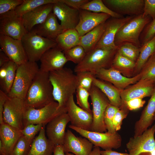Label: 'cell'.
Returning a JSON list of instances; mask_svg holds the SVG:
<instances>
[{
	"mask_svg": "<svg viewBox=\"0 0 155 155\" xmlns=\"http://www.w3.org/2000/svg\"><path fill=\"white\" fill-rule=\"evenodd\" d=\"M80 20L75 29L80 36L86 34L111 17L105 13H96L82 9H80Z\"/></svg>",
	"mask_w": 155,
	"mask_h": 155,
	"instance_id": "44dd1931",
	"label": "cell"
},
{
	"mask_svg": "<svg viewBox=\"0 0 155 155\" xmlns=\"http://www.w3.org/2000/svg\"><path fill=\"white\" fill-rule=\"evenodd\" d=\"M49 73L39 70L24 100L26 107L38 108L55 101Z\"/></svg>",
	"mask_w": 155,
	"mask_h": 155,
	"instance_id": "7a4b0ae2",
	"label": "cell"
},
{
	"mask_svg": "<svg viewBox=\"0 0 155 155\" xmlns=\"http://www.w3.org/2000/svg\"><path fill=\"white\" fill-rule=\"evenodd\" d=\"M53 4L49 3L41 5L21 17L27 32H30L34 26L45 21L52 12Z\"/></svg>",
	"mask_w": 155,
	"mask_h": 155,
	"instance_id": "cb8c5ba5",
	"label": "cell"
},
{
	"mask_svg": "<svg viewBox=\"0 0 155 155\" xmlns=\"http://www.w3.org/2000/svg\"><path fill=\"white\" fill-rule=\"evenodd\" d=\"M10 59L2 51L0 50V67L5 64Z\"/></svg>",
	"mask_w": 155,
	"mask_h": 155,
	"instance_id": "db71d44e",
	"label": "cell"
},
{
	"mask_svg": "<svg viewBox=\"0 0 155 155\" xmlns=\"http://www.w3.org/2000/svg\"><path fill=\"white\" fill-rule=\"evenodd\" d=\"M69 127L88 139L94 146L101 148L104 150L117 149L121 146V137L117 131L114 133H101L83 129L71 125Z\"/></svg>",
	"mask_w": 155,
	"mask_h": 155,
	"instance_id": "9c48e42d",
	"label": "cell"
},
{
	"mask_svg": "<svg viewBox=\"0 0 155 155\" xmlns=\"http://www.w3.org/2000/svg\"><path fill=\"white\" fill-rule=\"evenodd\" d=\"M143 16H149L152 20L155 18V0H144Z\"/></svg>",
	"mask_w": 155,
	"mask_h": 155,
	"instance_id": "681fc988",
	"label": "cell"
},
{
	"mask_svg": "<svg viewBox=\"0 0 155 155\" xmlns=\"http://www.w3.org/2000/svg\"><path fill=\"white\" fill-rule=\"evenodd\" d=\"M63 52L68 61H71L77 64L82 61L86 54L83 48L80 45Z\"/></svg>",
	"mask_w": 155,
	"mask_h": 155,
	"instance_id": "f35d334b",
	"label": "cell"
},
{
	"mask_svg": "<svg viewBox=\"0 0 155 155\" xmlns=\"http://www.w3.org/2000/svg\"><path fill=\"white\" fill-rule=\"evenodd\" d=\"M152 20L150 17L143 16L142 14L134 16L124 24L118 31L115 39V45L119 47L122 44L128 42L140 48V34Z\"/></svg>",
	"mask_w": 155,
	"mask_h": 155,
	"instance_id": "277c9868",
	"label": "cell"
},
{
	"mask_svg": "<svg viewBox=\"0 0 155 155\" xmlns=\"http://www.w3.org/2000/svg\"><path fill=\"white\" fill-rule=\"evenodd\" d=\"M53 155H65L63 145L55 146Z\"/></svg>",
	"mask_w": 155,
	"mask_h": 155,
	"instance_id": "11a10c76",
	"label": "cell"
},
{
	"mask_svg": "<svg viewBox=\"0 0 155 155\" xmlns=\"http://www.w3.org/2000/svg\"><path fill=\"white\" fill-rule=\"evenodd\" d=\"M81 9L84 10L96 13L108 14L111 17L120 18L123 16L112 11L108 7L102 0H92L82 7Z\"/></svg>",
	"mask_w": 155,
	"mask_h": 155,
	"instance_id": "836d02e7",
	"label": "cell"
},
{
	"mask_svg": "<svg viewBox=\"0 0 155 155\" xmlns=\"http://www.w3.org/2000/svg\"><path fill=\"white\" fill-rule=\"evenodd\" d=\"M58 0H23L22 3L15 10L17 16L22 17L25 13L43 5L54 3Z\"/></svg>",
	"mask_w": 155,
	"mask_h": 155,
	"instance_id": "e575fe53",
	"label": "cell"
},
{
	"mask_svg": "<svg viewBox=\"0 0 155 155\" xmlns=\"http://www.w3.org/2000/svg\"><path fill=\"white\" fill-rule=\"evenodd\" d=\"M154 120H155V115L154 117Z\"/></svg>",
	"mask_w": 155,
	"mask_h": 155,
	"instance_id": "91938a15",
	"label": "cell"
},
{
	"mask_svg": "<svg viewBox=\"0 0 155 155\" xmlns=\"http://www.w3.org/2000/svg\"><path fill=\"white\" fill-rule=\"evenodd\" d=\"M69 122V117L65 112L58 115L46 124L45 132L47 137L55 146L63 145L66 128Z\"/></svg>",
	"mask_w": 155,
	"mask_h": 155,
	"instance_id": "2e32d148",
	"label": "cell"
},
{
	"mask_svg": "<svg viewBox=\"0 0 155 155\" xmlns=\"http://www.w3.org/2000/svg\"><path fill=\"white\" fill-rule=\"evenodd\" d=\"M39 70V67L36 62L28 61L18 65L14 81L8 96L24 100Z\"/></svg>",
	"mask_w": 155,
	"mask_h": 155,
	"instance_id": "5b68a950",
	"label": "cell"
},
{
	"mask_svg": "<svg viewBox=\"0 0 155 155\" xmlns=\"http://www.w3.org/2000/svg\"><path fill=\"white\" fill-rule=\"evenodd\" d=\"M89 92L92 107L93 122L91 131L106 132L107 130L104 121V115L110 102L101 90L93 84Z\"/></svg>",
	"mask_w": 155,
	"mask_h": 155,
	"instance_id": "ba28073f",
	"label": "cell"
},
{
	"mask_svg": "<svg viewBox=\"0 0 155 155\" xmlns=\"http://www.w3.org/2000/svg\"><path fill=\"white\" fill-rule=\"evenodd\" d=\"M49 75L54 100L58 103L59 108H65L67 101L78 87L76 74L70 68L63 67L49 72Z\"/></svg>",
	"mask_w": 155,
	"mask_h": 155,
	"instance_id": "6da1fadb",
	"label": "cell"
},
{
	"mask_svg": "<svg viewBox=\"0 0 155 155\" xmlns=\"http://www.w3.org/2000/svg\"><path fill=\"white\" fill-rule=\"evenodd\" d=\"M57 18L52 12L44 22L34 26L30 31L55 41L57 37L64 31L60 24L58 23Z\"/></svg>",
	"mask_w": 155,
	"mask_h": 155,
	"instance_id": "d4e9b609",
	"label": "cell"
},
{
	"mask_svg": "<svg viewBox=\"0 0 155 155\" xmlns=\"http://www.w3.org/2000/svg\"><path fill=\"white\" fill-rule=\"evenodd\" d=\"M140 48L132 43L125 42L118 47L117 52L123 56L136 63L139 55Z\"/></svg>",
	"mask_w": 155,
	"mask_h": 155,
	"instance_id": "d590c367",
	"label": "cell"
},
{
	"mask_svg": "<svg viewBox=\"0 0 155 155\" xmlns=\"http://www.w3.org/2000/svg\"><path fill=\"white\" fill-rule=\"evenodd\" d=\"M140 73V80H148L155 82V54L146 62Z\"/></svg>",
	"mask_w": 155,
	"mask_h": 155,
	"instance_id": "ab89813d",
	"label": "cell"
},
{
	"mask_svg": "<svg viewBox=\"0 0 155 155\" xmlns=\"http://www.w3.org/2000/svg\"><path fill=\"white\" fill-rule=\"evenodd\" d=\"M8 97L7 94L0 90V124L4 123L3 118L4 106Z\"/></svg>",
	"mask_w": 155,
	"mask_h": 155,
	"instance_id": "816d5d0a",
	"label": "cell"
},
{
	"mask_svg": "<svg viewBox=\"0 0 155 155\" xmlns=\"http://www.w3.org/2000/svg\"><path fill=\"white\" fill-rule=\"evenodd\" d=\"M7 70L5 64L0 67V80L3 79L5 77Z\"/></svg>",
	"mask_w": 155,
	"mask_h": 155,
	"instance_id": "9f6ffc18",
	"label": "cell"
},
{
	"mask_svg": "<svg viewBox=\"0 0 155 155\" xmlns=\"http://www.w3.org/2000/svg\"><path fill=\"white\" fill-rule=\"evenodd\" d=\"M21 17L18 16L15 10L0 15V34L21 40L27 33Z\"/></svg>",
	"mask_w": 155,
	"mask_h": 155,
	"instance_id": "7c38bea8",
	"label": "cell"
},
{
	"mask_svg": "<svg viewBox=\"0 0 155 155\" xmlns=\"http://www.w3.org/2000/svg\"><path fill=\"white\" fill-rule=\"evenodd\" d=\"M23 0H0V15L15 10Z\"/></svg>",
	"mask_w": 155,
	"mask_h": 155,
	"instance_id": "bcb514c9",
	"label": "cell"
},
{
	"mask_svg": "<svg viewBox=\"0 0 155 155\" xmlns=\"http://www.w3.org/2000/svg\"><path fill=\"white\" fill-rule=\"evenodd\" d=\"M39 61V70L49 73L62 69L68 61L63 51L57 45L46 51Z\"/></svg>",
	"mask_w": 155,
	"mask_h": 155,
	"instance_id": "ffe728a7",
	"label": "cell"
},
{
	"mask_svg": "<svg viewBox=\"0 0 155 155\" xmlns=\"http://www.w3.org/2000/svg\"><path fill=\"white\" fill-rule=\"evenodd\" d=\"M109 9L123 16H135L143 14L144 0H103Z\"/></svg>",
	"mask_w": 155,
	"mask_h": 155,
	"instance_id": "7402d4cb",
	"label": "cell"
},
{
	"mask_svg": "<svg viewBox=\"0 0 155 155\" xmlns=\"http://www.w3.org/2000/svg\"><path fill=\"white\" fill-rule=\"evenodd\" d=\"M106 22L80 37L79 45L82 46L86 53L93 50L101 39L105 30Z\"/></svg>",
	"mask_w": 155,
	"mask_h": 155,
	"instance_id": "f546056e",
	"label": "cell"
},
{
	"mask_svg": "<svg viewBox=\"0 0 155 155\" xmlns=\"http://www.w3.org/2000/svg\"><path fill=\"white\" fill-rule=\"evenodd\" d=\"M134 16H127L120 18L111 17L108 19L106 22L105 30L102 37L94 48L118 49V47L114 42L116 34L120 28Z\"/></svg>",
	"mask_w": 155,
	"mask_h": 155,
	"instance_id": "4fadbf2b",
	"label": "cell"
},
{
	"mask_svg": "<svg viewBox=\"0 0 155 155\" xmlns=\"http://www.w3.org/2000/svg\"><path fill=\"white\" fill-rule=\"evenodd\" d=\"M65 107L71 125L83 129L91 131L92 122V113L82 108L75 103L73 95L67 101Z\"/></svg>",
	"mask_w": 155,
	"mask_h": 155,
	"instance_id": "9a60e30c",
	"label": "cell"
},
{
	"mask_svg": "<svg viewBox=\"0 0 155 155\" xmlns=\"http://www.w3.org/2000/svg\"><path fill=\"white\" fill-rule=\"evenodd\" d=\"M127 109L125 106H122L115 113L113 120V125L116 131L121 129L122 121L127 115Z\"/></svg>",
	"mask_w": 155,
	"mask_h": 155,
	"instance_id": "7dc6e473",
	"label": "cell"
},
{
	"mask_svg": "<svg viewBox=\"0 0 155 155\" xmlns=\"http://www.w3.org/2000/svg\"><path fill=\"white\" fill-rule=\"evenodd\" d=\"M93 146L88 139L76 136L69 129L66 132L63 144L65 153H71L75 155H89Z\"/></svg>",
	"mask_w": 155,
	"mask_h": 155,
	"instance_id": "d6986e66",
	"label": "cell"
},
{
	"mask_svg": "<svg viewBox=\"0 0 155 155\" xmlns=\"http://www.w3.org/2000/svg\"><path fill=\"white\" fill-rule=\"evenodd\" d=\"M155 35V18L145 27L141 34L142 45L151 40Z\"/></svg>",
	"mask_w": 155,
	"mask_h": 155,
	"instance_id": "ee69618b",
	"label": "cell"
},
{
	"mask_svg": "<svg viewBox=\"0 0 155 155\" xmlns=\"http://www.w3.org/2000/svg\"><path fill=\"white\" fill-rule=\"evenodd\" d=\"M24 99L17 97H8L4 106V123L19 130L24 128L23 118L26 108Z\"/></svg>",
	"mask_w": 155,
	"mask_h": 155,
	"instance_id": "8fae6325",
	"label": "cell"
},
{
	"mask_svg": "<svg viewBox=\"0 0 155 155\" xmlns=\"http://www.w3.org/2000/svg\"><path fill=\"white\" fill-rule=\"evenodd\" d=\"M100 148L94 146L92 151L89 155H101Z\"/></svg>",
	"mask_w": 155,
	"mask_h": 155,
	"instance_id": "6f0895ef",
	"label": "cell"
},
{
	"mask_svg": "<svg viewBox=\"0 0 155 155\" xmlns=\"http://www.w3.org/2000/svg\"><path fill=\"white\" fill-rule=\"evenodd\" d=\"M21 40L28 61L36 62L46 51L57 46L56 42L30 31L27 32Z\"/></svg>",
	"mask_w": 155,
	"mask_h": 155,
	"instance_id": "8992f818",
	"label": "cell"
},
{
	"mask_svg": "<svg viewBox=\"0 0 155 155\" xmlns=\"http://www.w3.org/2000/svg\"><path fill=\"white\" fill-rule=\"evenodd\" d=\"M150 97L139 119L135 124L134 137L141 135L148 129L154 121L155 115V86Z\"/></svg>",
	"mask_w": 155,
	"mask_h": 155,
	"instance_id": "484cf974",
	"label": "cell"
},
{
	"mask_svg": "<svg viewBox=\"0 0 155 155\" xmlns=\"http://www.w3.org/2000/svg\"><path fill=\"white\" fill-rule=\"evenodd\" d=\"M58 107V103L55 101L38 108L26 107L23 118L24 127L30 124L46 125L58 115L67 112L66 107L59 108Z\"/></svg>",
	"mask_w": 155,
	"mask_h": 155,
	"instance_id": "52a82bcc",
	"label": "cell"
},
{
	"mask_svg": "<svg viewBox=\"0 0 155 155\" xmlns=\"http://www.w3.org/2000/svg\"><path fill=\"white\" fill-rule=\"evenodd\" d=\"M155 54V35L150 40L142 45L139 55L135 63V71H140L144 65L152 55Z\"/></svg>",
	"mask_w": 155,
	"mask_h": 155,
	"instance_id": "1f68e13d",
	"label": "cell"
},
{
	"mask_svg": "<svg viewBox=\"0 0 155 155\" xmlns=\"http://www.w3.org/2000/svg\"><path fill=\"white\" fill-rule=\"evenodd\" d=\"M96 77L113 84L119 90H122L131 84H134L141 79L139 73L132 78L123 75L120 71L111 67L99 69L96 74Z\"/></svg>",
	"mask_w": 155,
	"mask_h": 155,
	"instance_id": "e0dca14e",
	"label": "cell"
},
{
	"mask_svg": "<svg viewBox=\"0 0 155 155\" xmlns=\"http://www.w3.org/2000/svg\"><path fill=\"white\" fill-rule=\"evenodd\" d=\"M75 93L77 104L84 110L92 113L88 102V98L90 96L89 92L82 88L78 87Z\"/></svg>",
	"mask_w": 155,
	"mask_h": 155,
	"instance_id": "7bdbcfd3",
	"label": "cell"
},
{
	"mask_svg": "<svg viewBox=\"0 0 155 155\" xmlns=\"http://www.w3.org/2000/svg\"><path fill=\"white\" fill-rule=\"evenodd\" d=\"M1 50L8 57L10 60L18 65L28 61L21 40H17L0 34Z\"/></svg>",
	"mask_w": 155,
	"mask_h": 155,
	"instance_id": "5bb4252c",
	"label": "cell"
},
{
	"mask_svg": "<svg viewBox=\"0 0 155 155\" xmlns=\"http://www.w3.org/2000/svg\"><path fill=\"white\" fill-rule=\"evenodd\" d=\"M45 125L43 126L32 143L28 155H52L55 146L46 136Z\"/></svg>",
	"mask_w": 155,
	"mask_h": 155,
	"instance_id": "83f0119b",
	"label": "cell"
},
{
	"mask_svg": "<svg viewBox=\"0 0 155 155\" xmlns=\"http://www.w3.org/2000/svg\"><path fill=\"white\" fill-rule=\"evenodd\" d=\"M20 130L5 123L0 124V140L8 155H11L18 141L22 135Z\"/></svg>",
	"mask_w": 155,
	"mask_h": 155,
	"instance_id": "4316f807",
	"label": "cell"
},
{
	"mask_svg": "<svg viewBox=\"0 0 155 155\" xmlns=\"http://www.w3.org/2000/svg\"><path fill=\"white\" fill-rule=\"evenodd\" d=\"M33 140L22 135L16 145L11 155H28Z\"/></svg>",
	"mask_w": 155,
	"mask_h": 155,
	"instance_id": "60d3db41",
	"label": "cell"
},
{
	"mask_svg": "<svg viewBox=\"0 0 155 155\" xmlns=\"http://www.w3.org/2000/svg\"><path fill=\"white\" fill-rule=\"evenodd\" d=\"M155 124L141 135L130 138L127 144L129 155H152L155 150Z\"/></svg>",
	"mask_w": 155,
	"mask_h": 155,
	"instance_id": "30bf717a",
	"label": "cell"
},
{
	"mask_svg": "<svg viewBox=\"0 0 155 155\" xmlns=\"http://www.w3.org/2000/svg\"><path fill=\"white\" fill-rule=\"evenodd\" d=\"M117 49H94L86 53L82 61L75 67V72L88 71L96 75L99 69L111 67Z\"/></svg>",
	"mask_w": 155,
	"mask_h": 155,
	"instance_id": "3957f363",
	"label": "cell"
},
{
	"mask_svg": "<svg viewBox=\"0 0 155 155\" xmlns=\"http://www.w3.org/2000/svg\"><path fill=\"white\" fill-rule=\"evenodd\" d=\"M135 62L123 56L117 52L113 60L111 67L120 71H130L134 69Z\"/></svg>",
	"mask_w": 155,
	"mask_h": 155,
	"instance_id": "8d00e7d4",
	"label": "cell"
},
{
	"mask_svg": "<svg viewBox=\"0 0 155 155\" xmlns=\"http://www.w3.org/2000/svg\"><path fill=\"white\" fill-rule=\"evenodd\" d=\"M155 82L148 80H140L128 88L121 90L120 95L122 104L131 99L151 96L155 87Z\"/></svg>",
	"mask_w": 155,
	"mask_h": 155,
	"instance_id": "603a6c76",
	"label": "cell"
},
{
	"mask_svg": "<svg viewBox=\"0 0 155 155\" xmlns=\"http://www.w3.org/2000/svg\"><path fill=\"white\" fill-rule=\"evenodd\" d=\"M78 87L82 88L90 92L93 85L94 79L96 76L93 73L88 71H83L76 73Z\"/></svg>",
	"mask_w": 155,
	"mask_h": 155,
	"instance_id": "74e56055",
	"label": "cell"
},
{
	"mask_svg": "<svg viewBox=\"0 0 155 155\" xmlns=\"http://www.w3.org/2000/svg\"><path fill=\"white\" fill-rule=\"evenodd\" d=\"M101 155H129V154L119 152L112 150H101Z\"/></svg>",
	"mask_w": 155,
	"mask_h": 155,
	"instance_id": "f5cc1de1",
	"label": "cell"
},
{
	"mask_svg": "<svg viewBox=\"0 0 155 155\" xmlns=\"http://www.w3.org/2000/svg\"><path fill=\"white\" fill-rule=\"evenodd\" d=\"M52 12L60 20L64 31L75 29L79 23L80 10L69 7L59 0L53 4Z\"/></svg>",
	"mask_w": 155,
	"mask_h": 155,
	"instance_id": "ac0fdd59",
	"label": "cell"
},
{
	"mask_svg": "<svg viewBox=\"0 0 155 155\" xmlns=\"http://www.w3.org/2000/svg\"><path fill=\"white\" fill-rule=\"evenodd\" d=\"M5 64L7 73L5 78L0 80V90L7 94L13 84L18 65L10 60Z\"/></svg>",
	"mask_w": 155,
	"mask_h": 155,
	"instance_id": "d6a6232c",
	"label": "cell"
},
{
	"mask_svg": "<svg viewBox=\"0 0 155 155\" xmlns=\"http://www.w3.org/2000/svg\"><path fill=\"white\" fill-rule=\"evenodd\" d=\"M60 1L73 8L80 10L81 7L88 3V0H59Z\"/></svg>",
	"mask_w": 155,
	"mask_h": 155,
	"instance_id": "f907efd6",
	"label": "cell"
},
{
	"mask_svg": "<svg viewBox=\"0 0 155 155\" xmlns=\"http://www.w3.org/2000/svg\"><path fill=\"white\" fill-rule=\"evenodd\" d=\"M93 84L98 88L105 95L112 105L121 108L122 101L120 94L121 90L112 84L99 78H95Z\"/></svg>",
	"mask_w": 155,
	"mask_h": 155,
	"instance_id": "f1b7e54d",
	"label": "cell"
},
{
	"mask_svg": "<svg viewBox=\"0 0 155 155\" xmlns=\"http://www.w3.org/2000/svg\"><path fill=\"white\" fill-rule=\"evenodd\" d=\"M119 108L110 103L107 107L104 115V121L107 132L114 133L117 132L113 125V120L116 113L119 110Z\"/></svg>",
	"mask_w": 155,
	"mask_h": 155,
	"instance_id": "b9f144b4",
	"label": "cell"
},
{
	"mask_svg": "<svg viewBox=\"0 0 155 155\" xmlns=\"http://www.w3.org/2000/svg\"><path fill=\"white\" fill-rule=\"evenodd\" d=\"M80 36L75 29L64 31L55 40L58 46L63 51L79 45Z\"/></svg>",
	"mask_w": 155,
	"mask_h": 155,
	"instance_id": "4dcf8cb0",
	"label": "cell"
},
{
	"mask_svg": "<svg viewBox=\"0 0 155 155\" xmlns=\"http://www.w3.org/2000/svg\"><path fill=\"white\" fill-rule=\"evenodd\" d=\"M146 101L143 98H137L131 99L122 104L128 110H135L143 107Z\"/></svg>",
	"mask_w": 155,
	"mask_h": 155,
	"instance_id": "c3c4849f",
	"label": "cell"
},
{
	"mask_svg": "<svg viewBox=\"0 0 155 155\" xmlns=\"http://www.w3.org/2000/svg\"><path fill=\"white\" fill-rule=\"evenodd\" d=\"M43 125L42 124H29L20 130V131L23 135L28 139L34 140L36 135L40 132Z\"/></svg>",
	"mask_w": 155,
	"mask_h": 155,
	"instance_id": "f6af8a7d",
	"label": "cell"
},
{
	"mask_svg": "<svg viewBox=\"0 0 155 155\" xmlns=\"http://www.w3.org/2000/svg\"><path fill=\"white\" fill-rule=\"evenodd\" d=\"M65 155H75L71 153H65Z\"/></svg>",
	"mask_w": 155,
	"mask_h": 155,
	"instance_id": "680465c9",
	"label": "cell"
}]
</instances>
